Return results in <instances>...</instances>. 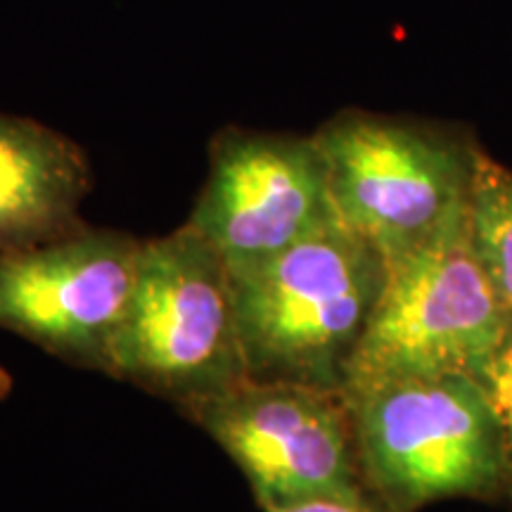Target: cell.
<instances>
[{"instance_id": "obj_12", "label": "cell", "mask_w": 512, "mask_h": 512, "mask_svg": "<svg viewBox=\"0 0 512 512\" xmlns=\"http://www.w3.org/2000/svg\"><path fill=\"white\" fill-rule=\"evenodd\" d=\"M264 512H394L387 503H382L373 491H363V494L351 496H325L311 498L285 508H273Z\"/></svg>"}, {"instance_id": "obj_2", "label": "cell", "mask_w": 512, "mask_h": 512, "mask_svg": "<svg viewBox=\"0 0 512 512\" xmlns=\"http://www.w3.org/2000/svg\"><path fill=\"white\" fill-rule=\"evenodd\" d=\"M107 375L178 408L247 380L230 268L188 223L140 240Z\"/></svg>"}, {"instance_id": "obj_9", "label": "cell", "mask_w": 512, "mask_h": 512, "mask_svg": "<svg viewBox=\"0 0 512 512\" xmlns=\"http://www.w3.org/2000/svg\"><path fill=\"white\" fill-rule=\"evenodd\" d=\"M91 188V162L72 138L0 112V252L74 233Z\"/></svg>"}, {"instance_id": "obj_8", "label": "cell", "mask_w": 512, "mask_h": 512, "mask_svg": "<svg viewBox=\"0 0 512 512\" xmlns=\"http://www.w3.org/2000/svg\"><path fill=\"white\" fill-rule=\"evenodd\" d=\"M140 240L83 223L34 247L0 252V328L69 366L107 375L110 342Z\"/></svg>"}, {"instance_id": "obj_3", "label": "cell", "mask_w": 512, "mask_h": 512, "mask_svg": "<svg viewBox=\"0 0 512 512\" xmlns=\"http://www.w3.org/2000/svg\"><path fill=\"white\" fill-rule=\"evenodd\" d=\"M510 318L479 264L463 214L384 264L377 304L342 392L413 377L482 375Z\"/></svg>"}, {"instance_id": "obj_4", "label": "cell", "mask_w": 512, "mask_h": 512, "mask_svg": "<svg viewBox=\"0 0 512 512\" xmlns=\"http://www.w3.org/2000/svg\"><path fill=\"white\" fill-rule=\"evenodd\" d=\"M344 396L366 486L394 512L489 494L503 479L501 430L477 377H413Z\"/></svg>"}, {"instance_id": "obj_6", "label": "cell", "mask_w": 512, "mask_h": 512, "mask_svg": "<svg viewBox=\"0 0 512 512\" xmlns=\"http://www.w3.org/2000/svg\"><path fill=\"white\" fill-rule=\"evenodd\" d=\"M178 411L228 453L261 510L370 491L342 389L242 380Z\"/></svg>"}, {"instance_id": "obj_5", "label": "cell", "mask_w": 512, "mask_h": 512, "mask_svg": "<svg viewBox=\"0 0 512 512\" xmlns=\"http://www.w3.org/2000/svg\"><path fill=\"white\" fill-rule=\"evenodd\" d=\"M337 221L384 264L463 214L472 152L413 121L342 112L313 133Z\"/></svg>"}, {"instance_id": "obj_10", "label": "cell", "mask_w": 512, "mask_h": 512, "mask_svg": "<svg viewBox=\"0 0 512 512\" xmlns=\"http://www.w3.org/2000/svg\"><path fill=\"white\" fill-rule=\"evenodd\" d=\"M467 226L477 259L512 320V171L472 152Z\"/></svg>"}, {"instance_id": "obj_13", "label": "cell", "mask_w": 512, "mask_h": 512, "mask_svg": "<svg viewBox=\"0 0 512 512\" xmlns=\"http://www.w3.org/2000/svg\"><path fill=\"white\" fill-rule=\"evenodd\" d=\"M12 392V375L5 368H0V401Z\"/></svg>"}, {"instance_id": "obj_1", "label": "cell", "mask_w": 512, "mask_h": 512, "mask_svg": "<svg viewBox=\"0 0 512 512\" xmlns=\"http://www.w3.org/2000/svg\"><path fill=\"white\" fill-rule=\"evenodd\" d=\"M247 380L342 389L384 259L342 223L230 271Z\"/></svg>"}, {"instance_id": "obj_11", "label": "cell", "mask_w": 512, "mask_h": 512, "mask_svg": "<svg viewBox=\"0 0 512 512\" xmlns=\"http://www.w3.org/2000/svg\"><path fill=\"white\" fill-rule=\"evenodd\" d=\"M486 399L501 430L505 460L512 458V320L494 354L479 375Z\"/></svg>"}, {"instance_id": "obj_7", "label": "cell", "mask_w": 512, "mask_h": 512, "mask_svg": "<svg viewBox=\"0 0 512 512\" xmlns=\"http://www.w3.org/2000/svg\"><path fill=\"white\" fill-rule=\"evenodd\" d=\"M188 226L230 271L264 261L337 223L313 136L226 126L209 143V174Z\"/></svg>"}]
</instances>
